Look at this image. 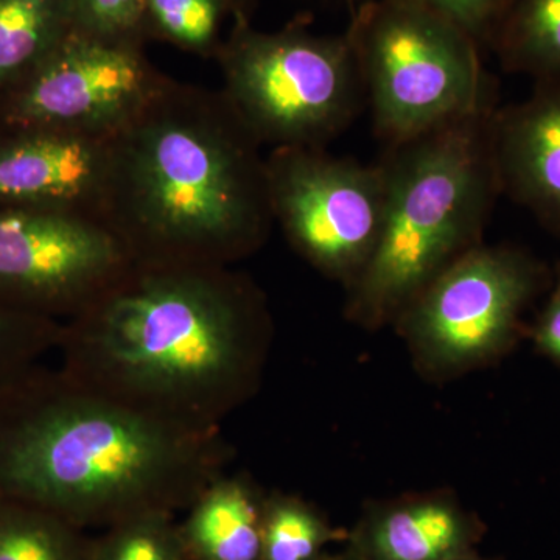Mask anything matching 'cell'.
I'll use <instances>...</instances> for the list:
<instances>
[{
    "instance_id": "cell-1",
    "label": "cell",
    "mask_w": 560,
    "mask_h": 560,
    "mask_svg": "<svg viewBox=\"0 0 560 560\" xmlns=\"http://www.w3.org/2000/svg\"><path fill=\"white\" fill-rule=\"evenodd\" d=\"M267 311L230 267L132 264L61 324V371L92 393L195 429L248 396Z\"/></svg>"
},
{
    "instance_id": "cell-2",
    "label": "cell",
    "mask_w": 560,
    "mask_h": 560,
    "mask_svg": "<svg viewBox=\"0 0 560 560\" xmlns=\"http://www.w3.org/2000/svg\"><path fill=\"white\" fill-rule=\"evenodd\" d=\"M260 147L223 92L164 75L110 136L103 224L132 264L230 267L275 223Z\"/></svg>"
},
{
    "instance_id": "cell-3",
    "label": "cell",
    "mask_w": 560,
    "mask_h": 560,
    "mask_svg": "<svg viewBox=\"0 0 560 560\" xmlns=\"http://www.w3.org/2000/svg\"><path fill=\"white\" fill-rule=\"evenodd\" d=\"M221 464L215 429L147 415L43 363L0 389V499L70 525L197 500Z\"/></svg>"
},
{
    "instance_id": "cell-4",
    "label": "cell",
    "mask_w": 560,
    "mask_h": 560,
    "mask_svg": "<svg viewBox=\"0 0 560 560\" xmlns=\"http://www.w3.org/2000/svg\"><path fill=\"white\" fill-rule=\"evenodd\" d=\"M495 110L388 147L381 161V234L348 287L350 320L368 329L396 323L434 279L481 245L501 194L492 149Z\"/></svg>"
},
{
    "instance_id": "cell-5",
    "label": "cell",
    "mask_w": 560,
    "mask_h": 560,
    "mask_svg": "<svg viewBox=\"0 0 560 560\" xmlns=\"http://www.w3.org/2000/svg\"><path fill=\"white\" fill-rule=\"evenodd\" d=\"M346 36L386 147L497 109L480 44L434 11L408 0H368Z\"/></svg>"
},
{
    "instance_id": "cell-6",
    "label": "cell",
    "mask_w": 560,
    "mask_h": 560,
    "mask_svg": "<svg viewBox=\"0 0 560 560\" xmlns=\"http://www.w3.org/2000/svg\"><path fill=\"white\" fill-rule=\"evenodd\" d=\"M215 60L224 97L261 145L324 149L364 101L348 36L316 35L301 20L261 32L237 20Z\"/></svg>"
},
{
    "instance_id": "cell-7",
    "label": "cell",
    "mask_w": 560,
    "mask_h": 560,
    "mask_svg": "<svg viewBox=\"0 0 560 560\" xmlns=\"http://www.w3.org/2000/svg\"><path fill=\"white\" fill-rule=\"evenodd\" d=\"M547 270L521 249L478 245L397 318L423 374L447 378L500 359L521 338L523 312Z\"/></svg>"
},
{
    "instance_id": "cell-8",
    "label": "cell",
    "mask_w": 560,
    "mask_h": 560,
    "mask_svg": "<svg viewBox=\"0 0 560 560\" xmlns=\"http://www.w3.org/2000/svg\"><path fill=\"white\" fill-rule=\"evenodd\" d=\"M272 219L291 246L346 289L370 261L385 209L381 162L364 165L315 147H280L267 156Z\"/></svg>"
},
{
    "instance_id": "cell-9",
    "label": "cell",
    "mask_w": 560,
    "mask_h": 560,
    "mask_svg": "<svg viewBox=\"0 0 560 560\" xmlns=\"http://www.w3.org/2000/svg\"><path fill=\"white\" fill-rule=\"evenodd\" d=\"M143 46L70 27L32 72L0 98V131L110 136L164 79Z\"/></svg>"
},
{
    "instance_id": "cell-10",
    "label": "cell",
    "mask_w": 560,
    "mask_h": 560,
    "mask_svg": "<svg viewBox=\"0 0 560 560\" xmlns=\"http://www.w3.org/2000/svg\"><path fill=\"white\" fill-rule=\"evenodd\" d=\"M132 265L101 221L0 208V305L66 323Z\"/></svg>"
},
{
    "instance_id": "cell-11",
    "label": "cell",
    "mask_w": 560,
    "mask_h": 560,
    "mask_svg": "<svg viewBox=\"0 0 560 560\" xmlns=\"http://www.w3.org/2000/svg\"><path fill=\"white\" fill-rule=\"evenodd\" d=\"M110 136L0 131V208L75 213L103 223Z\"/></svg>"
},
{
    "instance_id": "cell-12",
    "label": "cell",
    "mask_w": 560,
    "mask_h": 560,
    "mask_svg": "<svg viewBox=\"0 0 560 560\" xmlns=\"http://www.w3.org/2000/svg\"><path fill=\"white\" fill-rule=\"evenodd\" d=\"M492 149L501 191L560 232V81L537 83L528 101L497 109Z\"/></svg>"
},
{
    "instance_id": "cell-13",
    "label": "cell",
    "mask_w": 560,
    "mask_h": 560,
    "mask_svg": "<svg viewBox=\"0 0 560 560\" xmlns=\"http://www.w3.org/2000/svg\"><path fill=\"white\" fill-rule=\"evenodd\" d=\"M184 545L200 560H259L264 521L246 482L219 478L198 497Z\"/></svg>"
},
{
    "instance_id": "cell-14",
    "label": "cell",
    "mask_w": 560,
    "mask_h": 560,
    "mask_svg": "<svg viewBox=\"0 0 560 560\" xmlns=\"http://www.w3.org/2000/svg\"><path fill=\"white\" fill-rule=\"evenodd\" d=\"M370 541L381 560H452L466 544V523L445 501L423 499L385 512Z\"/></svg>"
},
{
    "instance_id": "cell-15",
    "label": "cell",
    "mask_w": 560,
    "mask_h": 560,
    "mask_svg": "<svg viewBox=\"0 0 560 560\" xmlns=\"http://www.w3.org/2000/svg\"><path fill=\"white\" fill-rule=\"evenodd\" d=\"M490 49L510 72L560 81V0H512Z\"/></svg>"
},
{
    "instance_id": "cell-16",
    "label": "cell",
    "mask_w": 560,
    "mask_h": 560,
    "mask_svg": "<svg viewBox=\"0 0 560 560\" xmlns=\"http://www.w3.org/2000/svg\"><path fill=\"white\" fill-rule=\"evenodd\" d=\"M70 28L65 0H0V98Z\"/></svg>"
},
{
    "instance_id": "cell-17",
    "label": "cell",
    "mask_w": 560,
    "mask_h": 560,
    "mask_svg": "<svg viewBox=\"0 0 560 560\" xmlns=\"http://www.w3.org/2000/svg\"><path fill=\"white\" fill-rule=\"evenodd\" d=\"M72 526L39 508L0 499V560H91Z\"/></svg>"
},
{
    "instance_id": "cell-18",
    "label": "cell",
    "mask_w": 560,
    "mask_h": 560,
    "mask_svg": "<svg viewBox=\"0 0 560 560\" xmlns=\"http://www.w3.org/2000/svg\"><path fill=\"white\" fill-rule=\"evenodd\" d=\"M226 16L231 14L224 0H145L149 39L165 40L201 57L215 58Z\"/></svg>"
},
{
    "instance_id": "cell-19",
    "label": "cell",
    "mask_w": 560,
    "mask_h": 560,
    "mask_svg": "<svg viewBox=\"0 0 560 560\" xmlns=\"http://www.w3.org/2000/svg\"><path fill=\"white\" fill-rule=\"evenodd\" d=\"M61 324L0 305V389L58 349Z\"/></svg>"
},
{
    "instance_id": "cell-20",
    "label": "cell",
    "mask_w": 560,
    "mask_h": 560,
    "mask_svg": "<svg viewBox=\"0 0 560 560\" xmlns=\"http://www.w3.org/2000/svg\"><path fill=\"white\" fill-rule=\"evenodd\" d=\"M184 548L164 512H145L117 523L91 560H186Z\"/></svg>"
},
{
    "instance_id": "cell-21",
    "label": "cell",
    "mask_w": 560,
    "mask_h": 560,
    "mask_svg": "<svg viewBox=\"0 0 560 560\" xmlns=\"http://www.w3.org/2000/svg\"><path fill=\"white\" fill-rule=\"evenodd\" d=\"M326 539L323 523L294 500H276L264 518V560H312Z\"/></svg>"
},
{
    "instance_id": "cell-22",
    "label": "cell",
    "mask_w": 560,
    "mask_h": 560,
    "mask_svg": "<svg viewBox=\"0 0 560 560\" xmlns=\"http://www.w3.org/2000/svg\"><path fill=\"white\" fill-rule=\"evenodd\" d=\"M70 27L101 38L143 44L149 40L145 0H65Z\"/></svg>"
},
{
    "instance_id": "cell-23",
    "label": "cell",
    "mask_w": 560,
    "mask_h": 560,
    "mask_svg": "<svg viewBox=\"0 0 560 560\" xmlns=\"http://www.w3.org/2000/svg\"><path fill=\"white\" fill-rule=\"evenodd\" d=\"M434 11L471 36L481 49L489 47L512 0H408Z\"/></svg>"
},
{
    "instance_id": "cell-24",
    "label": "cell",
    "mask_w": 560,
    "mask_h": 560,
    "mask_svg": "<svg viewBox=\"0 0 560 560\" xmlns=\"http://www.w3.org/2000/svg\"><path fill=\"white\" fill-rule=\"evenodd\" d=\"M533 340L541 353L560 364V265L552 282L550 300L534 326Z\"/></svg>"
},
{
    "instance_id": "cell-25",
    "label": "cell",
    "mask_w": 560,
    "mask_h": 560,
    "mask_svg": "<svg viewBox=\"0 0 560 560\" xmlns=\"http://www.w3.org/2000/svg\"><path fill=\"white\" fill-rule=\"evenodd\" d=\"M232 20H253L254 11L257 9L259 0H224Z\"/></svg>"
}]
</instances>
